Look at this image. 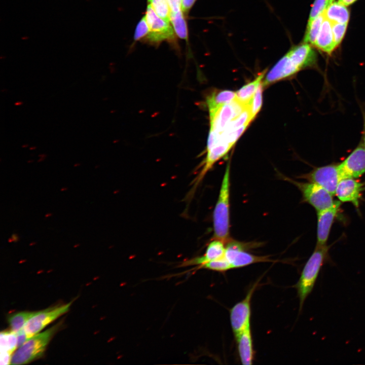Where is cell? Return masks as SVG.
Segmentation results:
<instances>
[{
    "instance_id": "obj_25",
    "label": "cell",
    "mask_w": 365,
    "mask_h": 365,
    "mask_svg": "<svg viewBox=\"0 0 365 365\" xmlns=\"http://www.w3.org/2000/svg\"><path fill=\"white\" fill-rule=\"evenodd\" d=\"M17 348V341L16 334L10 331L1 333V352L7 351L13 353Z\"/></svg>"
},
{
    "instance_id": "obj_3",
    "label": "cell",
    "mask_w": 365,
    "mask_h": 365,
    "mask_svg": "<svg viewBox=\"0 0 365 365\" xmlns=\"http://www.w3.org/2000/svg\"><path fill=\"white\" fill-rule=\"evenodd\" d=\"M56 330L54 326L29 338L13 353L10 364H26L40 357Z\"/></svg>"
},
{
    "instance_id": "obj_12",
    "label": "cell",
    "mask_w": 365,
    "mask_h": 365,
    "mask_svg": "<svg viewBox=\"0 0 365 365\" xmlns=\"http://www.w3.org/2000/svg\"><path fill=\"white\" fill-rule=\"evenodd\" d=\"M365 190V182L354 178H343L339 181L335 195L341 202L352 203L358 208L362 193Z\"/></svg>"
},
{
    "instance_id": "obj_15",
    "label": "cell",
    "mask_w": 365,
    "mask_h": 365,
    "mask_svg": "<svg viewBox=\"0 0 365 365\" xmlns=\"http://www.w3.org/2000/svg\"><path fill=\"white\" fill-rule=\"evenodd\" d=\"M225 250V242L219 239H213L207 245L205 252L202 256L185 260L180 264L179 267L195 266L193 269L195 270L208 262L223 257Z\"/></svg>"
},
{
    "instance_id": "obj_51",
    "label": "cell",
    "mask_w": 365,
    "mask_h": 365,
    "mask_svg": "<svg viewBox=\"0 0 365 365\" xmlns=\"http://www.w3.org/2000/svg\"><path fill=\"white\" fill-rule=\"evenodd\" d=\"M334 0H329V2H328V4H330V3H331L333 2H334Z\"/></svg>"
},
{
    "instance_id": "obj_33",
    "label": "cell",
    "mask_w": 365,
    "mask_h": 365,
    "mask_svg": "<svg viewBox=\"0 0 365 365\" xmlns=\"http://www.w3.org/2000/svg\"><path fill=\"white\" fill-rule=\"evenodd\" d=\"M15 334L17 337V348L21 346L29 339L23 328Z\"/></svg>"
},
{
    "instance_id": "obj_6",
    "label": "cell",
    "mask_w": 365,
    "mask_h": 365,
    "mask_svg": "<svg viewBox=\"0 0 365 365\" xmlns=\"http://www.w3.org/2000/svg\"><path fill=\"white\" fill-rule=\"evenodd\" d=\"M248 105L241 104L235 99L215 111L209 112L210 128L208 136L215 137L222 133L228 124Z\"/></svg>"
},
{
    "instance_id": "obj_9",
    "label": "cell",
    "mask_w": 365,
    "mask_h": 365,
    "mask_svg": "<svg viewBox=\"0 0 365 365\" xmlns=\"http://www.w3.org/2000/svg\"><path fill=\"white\" fill-rule=\"evenodd\" d=\"M71 302L36 312L25 324L23 329L27 337L31 338L39 333L47 325L65 313L69 309Z\"/></svg>"
},
{
    "instance_id": "obj_47",
    "label": "cell",
    "mask_w": 365,
    "mask_h": 365,
    "mask_svg": "<svg viewBox=\"0 0 365 365\" xmlns=\"http://www.w3.org/2000/svg\"><path fill=\"white\" fill-rule=\"evenodd\" d=\"M8 242H10V243L12 242H14V240H13V238L11 237L10 238H8Z\"/></svg>"
},
{
    "instance_id": "obj_23",
    "label": "cell",
    "mask_w": 365,
    "mask_h": 365,
    "mask_svg": "<svg viewBox=\"0 0 365 365\" xmlns=\"http://www.w3.org/2000/svg\"><path fill=\"white\" fill-rule=\"evenodd\" d=\"M36 312L22 311L12 314L8 318L11 331L16 333L23 329L27 321Z\"/></svg>"
},
{
    "instance_id": "obj_42",
    "label": "cell",
    "mask_w": 365,
    "mask_h": 365,
    "mask_svg": "<svg viewBox=\"0 0 365 365\" xmlns=\"http://www.w3.org/2000/svg\"><path fill=\"white\" fill-rule=\"evenodd\" d=\"M38 156H39V158H40V157L46 158V156H47V154H39V155H38Z\"/></svg>"
},
{
    "instance_id": "obj_24",
    "label": "cell",
    "mask_w": 365,
    "mask_h": 365,
    "mask_svg": "<svg viewBox=\"0 0 365 365\" xmlns=\"http://www.w3.org/2000/svg\"><path fill=\"white\" fill-rule=\"evenodd\" d=\"M170 21L178 36L183 39H187L188 36L187 25L182 12L180 11L177 12H171Z\"/></svg>"
},
{
    "instance_id": "obj_46",
    "label": "cell",
    "mask_w": 365,
    "mask_h": 365,
    "mask_svg": "<svg viewBox=\"0 0 365 365\" xmlns=\"http://www.w3.org/2000/svg\"><path fill=\"white\" fill-rule=\"evenodd\" d=\"M28 146H29L28 144H24L22 145L21 147L22 148H26L28 147Z\"/></svg>"
},
{
    "instance_id": "obj_4",
    "label": "cell",
    "mask_w": 365,
    "mask_h": 365,
    "mask_svg": "<svg viewBox=\"0 0 365 365\" xmlns=\"http://www.w3.org/2000/svg\"><path fill=\"white\" fill-rule=\"evenodd\" d=\"M282 178L296 186L301 192L303 200L319 212L332 206L335 200L327 191L320 186L312 182H300L282 176Z\"/></svg>"
},
{
    "instance_id": "obj_5",
    "label": "cell",
    "mask_w": 365,
    "mask_h": 365,
    "mask_svg": "<svg viewBox=\"0 0 365 365\" xmlns=\"http://www.w3.org/2000/svg\"><path fill=\"white\" fill-rule=\"evenodd\" d=\"M250 244L230 239L226 243L225 257L233 268H242L258 263L273 262L268 256H256L247 251L246 249L251 247L248 245Z\"/></svg>"
},
{
    "instance_id": "obj_2",
    "label": "cell",
    "mask_w": 365,
    "mask_h": 365,
    "mask_svg": "<svg viewBox=\"0 0 365 365\" xmlns=\"http://www.w3.org/2000/svg\"><path fill=\"white\" fill-rule=\"evenodd\" d=\"M230 164L229 162L222 179L218 197L213 212V239L226 243L230 239Z\"/></svg>"
},
{
    "instance_id": "obj_27",
    "label": "cell",
    "mask_w": 365,
    "mask_h": 365,
    "mask_svg": "<svg viewBox=\"0 0 365 365\" xmlns=\"http://www.w3.org/2000/svg\"><path fill=\"white\" fill-rule=\"evenodd\" d=\"M150 3L158 16L166 21H170L171 12L167 0H151Z\"/></svg>"
},
{
    "instance_id": "obj_14",
    "label": "cell",
    "mask_w": 365,
    "mask_h": 365,
    "mask_svg": "<svg viewBox=\"0 0 365 365\" xmlns=\"http://www.w3.org/2000/svg\"><path fill=\"white\" fill-rule=\"evenodd\" d=\"M301 69L286 53L272 68L266 76L264 85H269L284 78L289 77Z\"/></svg>"
},
{
    "instance_id": "obj_54",
    "label": "cell",
    "mask_w": 365,
    "mask_h": 365,
    "mask_svg": "<svg viewBox=\"0 0 365 365\" xmlns=\"http://www.w3.org/2000/svg\"><path fill=\"white\" fill-rule=\"evenodd\" d=\"M148 1H149V2H150L151 0H148Z\"/></svg>"
},
{
    "instance_id": "obj_37",
    "label": "cell",
    "mask_w": 365,
    "mask_h": 365,
    "mask_svg": "<svg viewBox=\"0 0 365 365\" xmlns=\"http://www.w3.org/2000/svg\"><path fill=\"white\" fill-rule=\"evenodd\" d=\"M356 0H339V2L345 6H349L353 3Z\"/></svg>"
},
{
    "instance_id": "obj_16",
    "label": "cell",
    "mask_w": 365,
    "mask_h": 365,
    "mask_svg": "<svg viewBox=\"0 0 365 365\" xmlns=\"http://www.w3.org/2000/svg\"><path fill=\"white\" fill-rule=\"evenodd\" d=\"M287 53L301 69L312 67L317 61L316 54L310 44L303 43L291 48Z\"/></svg>"
},
{
    "instance_id": "obj_53",
    "label": "cell",
    "mask_w": 365,
    "mask_h": 365,
    "mask_svg": "<svg viewBox=\"0 0 365 365\" xmlns=\"http://www.w3.org/2000/svg\"><path fill=\"white\" fill-rule=\"evenodd\" d=\"M98 166H96L95 167V168H96L97 167H98Z\"/></svg>"
},
{
    "instance_id": "obj_20",
    "label": "cell",
    "mask_w": 365,
    "mask_h": 365,
    "mask_svg": "<svg viewBox=\"0 0 365 365\" xmlns=\"http://www.w3.org/2000/svg\"><path fill=\"white\" fill-rule=\"evenodd\" d=\"M236 98V93L230 90H221L212 92L206 99L209 112L215 111Z\"/></svg>"
},
{
    "instance_id": "obj_34",
    "label": "cell",
    "mask_w": 365,
    "mask_h": 365,
    "mask_svg": "<svg viewBox=\"0 0 365 365\" xmlns=\"http://www.w3.org/2000/svg\"><path fill=\"white\" fill-rule=\"evenodd\" d=\"M12 353L7 352L3 351L1 353V363L2 364H10L11 360L12 357Z\"/></svg>"
},
{
    "instance_id": "obj_38",
    "label": "cell",
    "mask_w": 365,
    "mask_h": 365,
    "mask_svg": "<svg viewBox=\"0 0 365 365\" xmlns=\"http://www.w3.org/2000/svg\"><path fill=\"white\" fill-rule=\"evenodd\" d=\"M11 237L14 240V242H17L19 240V237L17 234L16 233H13L11 235Z\"/></svg>"
},
{
    "instance_id": "obj_7",
    "label": "cell",
    "mask_w": 365,
    "mask_h": 365,
    "mask_svg": "<svg viewBox=\"0 0 365 365\" xmlns=\"http://www.w3.org/2000/svg\"><path fill=\"white\" fill-rule=\"evenodd\" d=\"M257 285L258 282L254 283L245 298L231 309L230 322L235 338L250 326L251 298Z\"/></svg>"
},
{
    "instance_id": "obj_39",
    "label": "cell",
    "mask_w": 365,
    "mask_h": 365,
    "mask_svg": "<svg viewBox=\"0 0 365 365\" xmlns=\"http://www.w3.org/2000/svg\"><path fill=\"white\" fill-rule=\"evenodd\" d=\"M23 104V102L22 101H18L14 103V105L16 106L22 105Z\"/></svg>"
},
{
    "instance_id": "obj_31",
    "label": "cell",
    "mask_w": 365,
    "mask_h": 365,
    "mask_svg": "<svg viewBox=\"0 0 365 365\" xmlns=\"http://www.w3.org/2000/svg\"><path fill=\"white\" fill-rule=\"evenodd\" d=\"M150 31L149 25L145 17L142 18L138 23L134 33V39L138 40L147 34Z\"/></svg>"
},
{
    "instance_id": "obj_28",
    "label": "cell",
    "mask_w": 365,
    "mask_h": 365,
    "mask_svg": "<svg viewBox=\"0 0 365 365\" xmlns=\"http://www.w3.org/2000/svg\"><path fill=\"white\" fill-rule=\"evenodd\" d=\"M263 83H261L256 90L253 96L248 104L249 110L252 120L260 111L262 104Z\"/></svg>"
},
{
    "instance_id": "obj_11",
    "label": "cell",
    "mask_w": 365,
    "mask_h": 365,
    "mask_svg": "<svg viewBox=\"0 0 365 365\" xmlns=\"http://www.w3.org/2000/svg\"><path fill=\"white\" fill-rule=\"evenodd\" d=\"M144 17L150 29L148 34V39L150 41L159 42L174 39L173 31L169 22L158 16L151 5L148 6Z\"/></svg>"
},
{
    "instance_id": "obj_48",
    "label": "cell",
    "mask_w": 365,
    "mask_h": 365,
    "mask_svg": "<svg viewBox=\"0 0 365 365\" xmlns=\"http://www.w3.org/2000/svg\"><path fill=\"white\" fill-rule=\"evenodd\" d=\"M33 161H33V160H28V161H27V162L28 163H32V162H33Z\"/></svg>"
},
{
    "instance_id": "obj_1",
    "label": "cell",
    "mask_w": 365,
    "mask_h": 365,
    "mask_svg": "<svg viewBox=\"0 0 365 365\" xmlns=\"http://www.w3.org/2000/svg\"><path fill=\"white\" fill-rule=\"evenodd\" d=\"M330 247L327 245L316 247L305 263L295 287L300 301V311L305 301L312 292L320 270L328 260Z\"/></svg>"
},
{
    "instance_id": "obj_35",
    "label": "cell",
    "mask_w": 365,
    "mask_h": 365,
    "mask_svg": "<svg viewBox=\"0 0 365 365\" xmlns=\"http://www.w3.org/2000/svg\"><path fill=\"white\" fill-rule=\"evenodd\" d=\"M196 0H182L181 10L187 12L192 7Z\"/></svg>"
},
{
    "instance_id": "obj_13",
    "label": "cell",
    "mask_w": 365,
    "mask_h": 365,
    "mask_svg": "<svg viewBox=\"0 0 365 365\" xmlns=\"http://www.w3.org/2000/svg\"><path fill=\"white\" fill-rule=\"evenodd\" d=\"M341 205V201L335 200L332 206L317 212L316 245H326L332 225L340 211Z\"/></svg>"
},
{
    "instance_id": "obj_8",
    "label": "cell",
    "mask_w": 365,
    "mask_h": 365,
    "mask_svg": "<svg viewBox=\"0 0 365 365\" xmlns=\"http://www.w3.org/2000/svg\"><path fill=\"white\" fill-rule=\"evenodd\" d=\"M301 177L315 183L335 195L337 186L341 179L338 164H332L315 168Z\"/></svg>"
},
{
    "instance_id": "obj_29",
    "label": "cell",
    "mask_w": 365,
    "mask_h": 365,
    "mask_svg": "<svg viewBox=\"0 0 365 365\" xmlns=\"http://www.w3.org/2000/svg\"><path fill=\"white\" fill-rule=\"evenodd\" d=\"M329 0H315L312 6L308 23L321 14L328 4Z\"/></svg>"
},
{
    "instance_id": "obj_17",
    "label": "cell",
    "mask_w": 365,
    "mask_h": 365,
    "mask_svg": "<svg viewBox=\"0 0 365 365\" xmlns=\"http://www.w3.org/2000/svg\"><path fill=\"white\" fill-rule=\"evenodd\" d=\"M235 339L241 363L244 365L252 364L254 356V351L250 326L247 327Z\"/></svg>"
},
{
    "instance_id": "obj_41",
    "label": "cell",
    "mask_w": 365,
    "mask_h": 365,
    "mask_svg": "<svg viewBox=\"0 0 365 365\" xmlns=\"http://www.w3.org/2000/svg\"><path fill=\"white\" fill-rule=\"evenodd\" d=\"M45 159H46V158L40 157V158H39V159L38 160V162H41L44 161V160H45Z\"/></svg>"
},
{
    "instance_id": "obj_50",
    "label": "cell",
    "mask_w": 365,
    "mask_h": 365,
    "mask_svg": "<svg viewBox=\"0 0 365 365\" xmlns=\"http://www.w3.org/2000/svg\"><path fill=\"white\" fill-rule=\"evenodd\" d=\"M79 245H80L79 243L76 244V245H75L74 247L78 246Z\"/></svg>"
},
{
    "instance_id": "obj_26",
    "label": "cell",
    "mask_w": 365,
    "mask_h": 365,
    "mask_svg": "<svg viewBox=\"0 0 365 365\" xmlns=\"http://www.w3.org/2000/svg\"><path fill=\"white\" fill-rule=\"evenodd\" d=\"M205 269L219 272H226L233 267L225 256L216 260L208 262L199 267L196 270Z\"/></svg>"
},
{
    "instance_id": "obj_32",
    "label": "cell",
    "mask_w": 365,
    "mask_h": 365,
    "mask_svg": "<svg viewBox=\"0 0 365 365\" xmlns=\"http://www.w3.org/2000/svg\"><path fill=\"white\" fill-rule=\"evenodd\" d=\"M171 12L181 11L182 0H167Z\"/></svg>"
},
{
    "instance_id": "obj_22",
    "label": "cell",
    "mask_w": 365,
    "mask_h": 365,
    "mask_svg": "<svg viewBox=\"0 0 365 365\" xmlns=\"http://www.w3.org/2000/svg\"><path fill=\"white\" fill-rule=\"evenodd\" d=\"M324 19L323 12L307 24L304 42L313 45Z\"/></svg>"
},
{
    "instance_id": "obj_43",
    "label": "cell",
    "mask_w": 365,
    "mask_h": 365,
    "mask_svg": "<svg viewBox=\"0 0 365 365\" xmlns=\"http://www.w3.org/2000/svg\"><path fill=\"white\" fill-rule=\"evenodd\" d=\"M81 165V163H79V162H77V163H76L74 165V167H79V166H80Z\"/></svg>"
},
{
    "instance_id": "obj_18",
    "label": "cell",
    "mask_w": 365,
    "mask_h": 365,
    "mask_svg": "<svg viewBox=\"0 0 365 365\" xmlns=\"http://www.w3.org/2000/svg\"><path fill=\"white\" fill-rule=\"evenodd\" d=\"M313 46L327 54H331L337 47L333 34L332 24L325 18Z\"/></svg>"
},
{
    "instance_id": "obj_36",
    "label": "cell",
    "mask_w": 365,
    "mask_h": 365,
    "mask_svg": "<svg viewBox=\"0 0 365 365\" xmlns=\"http://www.w3.org/2000/svg\"><path fill=\"white\" fill-rule=\"evenodd\" d=\"M362 114L363 119V130L361 142L365 149V108H362Z\"/></svg>"
},
{
    "instance_id": "obj_21",
    "label": "cell",
    "mask_w": 365,
    "mask_h": 365,
    "mask_svg": "<svg viewBox=\"0 0 365 365\" xmlns=\"http://www.w3.org/2000/svg\"><path fill=\"white\" fill-rule=\"evenodd\" d=\"M266 71V70H264L254 80L244 85L236 92V99L238 102L244 105L249 103L257 88L262 83Z\"/></svg>"
},
{
    "instance_id": "obj_44",
    "label": "cell",
    "mask_w": 365,
    "mask_h": 365,
    "mask_svg": "<svg viewBox=\"0 0 365 365\" xmlns=\"http://www.w3.org/2000/svg\"><path fill=\"white\" fill-rule=\"evenodd\" d=\"M67 189L68 188L67 187H63L61 189H60V191L61 192L66 191H67Z\"/></svg>"
},
{
    "instance_id": "obj_30",
    "label": "cell",
    "mask_w": 365,
    "mask_h": 365,
    "mask_svg": "<svg viewBox=\"0 0 365 365\" xmlns=\"http://www.w3.org/2000/svg\"><path fill=\"white\" fill-rule=\"evenodd\" d=\"M331 24L334 41L337 46L340 44L344 36L348 23H333Z\"/></svg>"
},
{
    "instance_id": "obj_40",
    "label": "cell",
    "mask_w": 365,
    "mask_h": 365,
    "mask_svg": "<svg viewBox=\"0 0 365 365\" xmlns=\"http://www.w3.org/2000/svg\"><path fill=\"white\" fill-rule=\"evenodd\" d=\"M52 215H53V214H52V213L49 212V213H46V214L45 215V217H50V216H52Z\"/></svg>"
},
{
    "instance_id": "obj_19",
    "label": "cell",
    "mask_w": 365,
    "mask_h": 365,
    "mask_svg": "<svg viewBox=\"0 0 365 365\" xmlns=\"http://www.w3.org/2000/svg\"><path fill=\"white\" fill-rule=\"evenodd\" d=\"M323 14L324 18L331 23H348L349 19L348 10L339 2L328 4Z\"/></svg>"
},
{
    "instance_id": "obj_10",
    "label": "cell",
    "mask_w": 365,
    "mask_h": 365,
    "mask_svg": "<svg viewBox=\"0 0 365 365\" xmlns=\"http://www.w3.org/2000/svg\"><path fill=\"white\" fill-rule=\"evenodd\" d=\"M341 179L357 178L365 173V149L361 141L341 163L338 164Z\"/></svg>"
},
{
    "instance_id": "obj_45",
    "label": "cell",
    "mask_w": 365,
    "mask_h": 365,
    "mask_svg": "<svg viewBox=\"0 0 365 365\" xmlns=\"http://www.w3.org/2000/svg\"><path fill=\"white\" fill-rule=\"evenodd\" d=\"M29 149L30 150H35V149H36V147H35V146H31V147H29Z\"/></svg>"
},
{
    "instance_id": "obj_52",
    "label": "cell",
    "mask_w": 365,
    "mask_h": 365,
    "mask_svg": "<svg viewBox=\"0 0 365 365\" xmlns=\"http://www.w3.org/2000/svg\"><path fill=\"white\" fill-rule=\"evenodd\" d=\"M6 91H7V90L5 89H3L2 90V92Z\"/></svg>"
},
{
    "instance_id": "obj_49",
    "label": "cell",
    "mask_w": 365,
    "mask_h": 365,
    "mask_svg": "<svg viewBox=\"0 0 365 365\" xmlns=\"http://www.w3.org/2000/svg\"><path fill=\"white\" fill-rule=\"evenodd\" d=\"M36 244V242H31V243L29 244V245H34V244Z\"/></svg>"
}]
</instances>
